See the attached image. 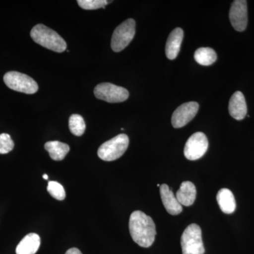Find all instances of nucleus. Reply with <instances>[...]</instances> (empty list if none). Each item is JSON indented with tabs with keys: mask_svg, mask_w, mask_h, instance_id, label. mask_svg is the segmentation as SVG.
<instances>
[{
	"mask_svg": "<svg viewBox=\"0 0 254 254\" xmlns=\"http://www.w3.org/2000/svg\"><path fill=\"white\" fill-rule=\"evenodd\" d=\"M129 232L133 242L143 248L154 243L156 229L153 219L140 210L133 212L129 218Z\"/></svg>",
	"mask_w": 254,
	"mask_h": 254,
	"instance_id": "1",
	"label": "nucleus"
},
{
	"mask_svg": "<svg viewBox=\"0 0 254 254\" xmlns=\"http://www.w3.org/2000/svg\"><path fill=\"white\" fill-rule=\"evenodd\" d=\"M31 37L36 43L56 53L66 50V42L57 32L43 24H38L32 28Z\"/></svg>",
	"mask_w": 254,
	"mask_h": 254,
	"instance_id": "2",
	"label": "nucleus"
},
{
	"mask_svg": "<svg viewBox=\"0 0 254 254\" xmlns=\"http://www.w3.org/2000/svg\"><path fill=\"white\" fill-rule=\"evenodd\" d=\"M129 144V138L121 133L105 142L98 148V155L104 161H113L123 156Z\"/></svg>",
	"mask_w": 254,
	"mask_h": 254,
	"instance_id": "3",
	"label": "nucleus"
},
{
	"mask_svg": "<svg viewBox=\"0 0 254 254\" xmlns=\"http://www.w3.org/2000/svg\"><path fill=\"white\" fill-rule=\"evenodd\" d=\"M183 254H204L201 229L196 224H190L185 229L181 237Z\"/></svg>",
	"mask_w": 254,
	"mask_h": 254,
	"instance_id": "4",
	"label": "nucleus"
},
{
	"mask_svg": "<svg viewBox=\"0 0 254 254\" xmlns=\"http://www.w3.org/2000/svg\"><path fill=\"white\" fill-rule=\"evenodd\" d=\"M136 33V22L133 18H128L122 23L114 31L111 47L113 51L118 53L128 46Z\"/></svg>",
	"mask_w": 254,
	"mask_h": 254,
	"instance_id": "5",
	"label": "nucleus"
},
{
	"mask_svg": "<svg viewBox=\"0 0 254 254\" xmlns=\"http://www.w3.org/2000/svg\"><path fill=\"white\" fill-rule=\"evenodd\" d=\"M4 81L10 89L26 94H34L38 90V84L33 78L17 71L6 73L4 76Z\"/></svg>",
	"mask_w": 254,
	"mask_h": 254,
	"instance_id": "6",
	"label": "nucleus"
},
{
	"mask_svg": "<svg viewBox=\"0 0 254 254\" xmlns=\"http://www.w3.org/2000/svg\"><path fill=\"white\" fill-rule=\"evenodd\" d=\"M94 95L98 99L115 103H122L128 99L129 93L123 87L110 83H103L95 87Z\"/></svg>",
	"mask_w": 254,
	"mask_h": 254,
	"instance_id": "7",
	"label": "nucleus"
},
{
	"mask_svg": "<svg viewBox=\"0 0 254 254\" xmlns=\"http://www.w3.org/2000/svg\"><path fill=\"white\" fill-rule=\"evenodd\" d=\"M208 148V141L202 132H196L190 136L185 145V157L190 160H196L205 155Z\"/></svg>",
	"mask_w": 254,
	"mask_h": 254,
	"instance_id": "8",
	"label": "nucleus"
},
{
	"mask_svg": "<svg viewBox=\"0 0 254 254\" xmlns=\"http://www.w3.org/2000/svg\"><path fill=\"white\" fill-rule=\"evenodd\" d=\"M199 108V105L195 102L184 103L177 108L172 117V125L175 128H182L191 121Z\"/></svg>",
	"mask_w": 254,
	"mask_h": 254,
	"instance_id": "9",
	"label": "nucleus"
},
{
	"mask_svg": "<svg viewBox=\"0 0 254 254\" xmlns=\"http://www.w3.org/2000/svg\"><path fill=\"white\" fill-rule=\"evenodd\" d=\"M230 20L232 26L236 31H245L248 23L247 1L246 0L233 1L230 11Z\"/></svg>",
	"mask_w": 254,
	"mask_h": 254,
	"instance_id": "10",
	"label": "nucleus"
},
{
	"mask_svg": "<svg viewBox=\"0 0 254 254\" xmlns=\"http://www.w3.org/2000/svg\"><path fill=\"white\" fill-rule=\"evenodd\" d=\"M160 193L164 207L169 214L177 215L182 213V205L180 204L176 195L174 194L173 190L168 185L165 184L162 185L160 187Z\"/></svg>",
	"mask_w": 254,
	"mask_h": 254,
	"instance_id": "11",
	"label": "nucleus"
},
{
	"mask_svg": "<svg viewBox=\"0 0 254 254\" xmlns=\"http://www.w3.org/2000/svg\"><path fill=\"white\" fill-rule=\"evenodd\" d=\"M229 113L237 120H242L247 116V103L242 92L237 91L232 95L229 103Z\"/></svg>",
	"mask_w": 254,
	"mask_h": 254,
	"instance_id": "12",
	"label": "nucleus"
},
{
	"mask_svg": "<svg viewBox=\"0 0 254 254\" xmlns=\"http://www.w3.org/2000/svg\"><path fill=\"white\" fill-rule=\"evenodd\" d=\"M183 38L184 31L181 28H175L169 35L165 46V53L169 60H173L177 58L181 48Z\"/></svg>",
	"mask_w": 254,
	"mask_h": 254,
	"instance_id": "13",
	"label": "nucleus"
},
{
	"mask_svg": "<svg viewBox=\"0 0 254 254\" xmlns=\"http://www.w3.org/2000/svg\"><path fill=\"white\" fill-rule=\"evenodd\" d=\"M41 246V238L36 233H30L24 237L16 249V254H36Z\"/></svg>",
	"mask_w": 254,
	"mask_h": 254,
	"instance_id": "14",
	"label": "nucleus"
},
{
	"mask_svg": "<svg viewBox=\"0 0 254 254\" xmlns=\"http://www.w3.org/2000/svg\"><path fill=\"white\" fill-rule=\"evenodd\" d=\"M175 195L180 204L190 206L194 203L196 197V189L192 182H184Z\"/></svg>",
	"mask_w": 254,
	"mask_h": 254,
	"instance_id": "15",
	"label": "nucleus"
},
{
	"mask_svg": "<svg viewBox=\"0 0 254 254\" xmlns=\"http://www.w3.org/2000/svg\"><path fill=\"white\" fill-rule=\"evenodd\" d=\"M220 208L224 213L231 214L236 209V200L233 193L228 189H222L219 190L216 196Z\"/></svg>",
	"mask_w": 254,
	"mask_h": 254,
	"instance_id": "16",
	"label": "nucleus"
},
{
	"mask_svg": "<svg viewBox=\"0 0 254 254\" xmlns=\"http://www.w3.org/2000/svg\"><path fill=\"white\" fill-rule=\"evenodd\" d=\"M45 148L49 153L50 158L56 161L63 160L70 149L67 144L58 141L47 142Z\"/></svg>",
	"mask_w": 254,
	"mask_h": 254,
	"instance_id": "17",
	"label": "nucleus"
},
{
	"mask_svg": "<svg viewBox=\"0 0 254 254\" xmlns=\"http://www.w3.org/2000/svg\"><path fill=\"white\" fill-rule=\"evenodd\" d=\"M194 59L200 65L210 66L216 61L217 55L212 48H200L195 52Z\"/></svg>",
	"mask_w": 254,
	"mask_h": 254,
	"instance_id": "18",
	"label": "nucleus"
},
{
	"mask_svg": "<svg viewBox=\"0 0 254 254\" xmlns=\"http://www.w3.org/2000/svg\"><path fill=\"white\" fill-rule=\"evenodd\" d=\"M68 127H69L70 131L75 136H82L86 130L84 120L79 115H72L70 117L68 120Z\"/></svg>",
	"mask_w": 254,
	"mask_h": 254,
	"instance_id": "19",
	"label": "nucleus"
},
{
	"mask_svg": "<svg viewBox=\"0 0 254 254\" xmlns=\"http://www.w3.org/2000/svg\"><path fill=\"white\" fill-rule=\"evenodd\" d=\"M47 190H48V193L55 199L63 200L66 197L63 185H60L58 182H49Z\"/></svg>",
	"mask_w": 254,
	"mask_h": 254,
	"instance_id": "20",
	"label": "nucleus"
},
{
	"mask_svg": "<svg viewBox=\"0 0 254 254\" xmlns=\"http://www.w3.org/2000/svg\"><path fill=\"white\" fill-rule=\"evenodd\" d=\"M78 5L83 9L94 10L105 8L110 1L106 0H78Z\"/></svg>",
	"mask_w": 254,
	"mask_h": 254,
	"instance_id": "21",
	"label": "nucleus"
},
{
	"mask_svg": "<svg viewBox=\"0 0 254 254\" xmlns=\"http://www.w3.org/2000/svg\"><path fill=\"white\" fill-rule=\"evenodd\" d=\"M14 147V141L8 133L0 134V154H6L13 150Z\"/></svg>",
	"mask_w": 254,
	"mask_h": 254,
	"instance_id": "22",
	"label": "nucleus"
},
{
	"mask_svg": "<svg viewBox=\"0 0 254 254\" xmlns=\"http://www.w3.org/2000/svg\"><path fill=\"white\" fill-rule=\"evenodd\" d=\"M65 254H82V253L77 248H71L69 249Z\"/></svg>",
	"mask_w": 254,
	"mask_h": 254,
	"instance_id": "23",
	"label": "nucleus"
},
{
	"mask_svg": "<svg viewBox=\"0 0 254 254\" xmlns=\"http://www.w3.org/2000/svg\"><path fill=\"white\" fill-rule=\"evenodd\" d=\"M43 177L46 180H48V175H46V174H45V175H43Z\"/></svg>",
	"mask_w": 254,
	"mask_h": 254,
	"instance_id": "24",
	"label": "nucleus"
}]
</instances>
